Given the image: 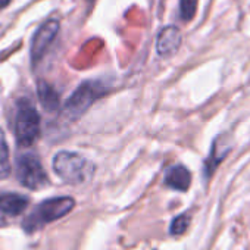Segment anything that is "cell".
<instances>
[{
  "mask_svg": "<svg viewBox=\"0 0 250 250\" xmlns=\"http://www.w3.org/2000/svg\"><path fill=\"white\" fill-rule=\"evenodd\" d=\"M11 159H9V147L6 143V137L3 130L0 128V180H5L11 175Z\"/></svg>",
  "mask_w": 250,
  "mask_h": 250,
  "instance_id": "7c38bea8",
  "label": "cell"
},
{
  "mask_svg": "<svg viewBox=\"0 0 250 250\" xmlns=\"http://www.w3.org/2000/svg\"><path fill=\"white\" fill-rule=\"evenodd\" d=\"M188 225H190V215L183 213V215L177 216V218L172 221L171 229H169V231H171L172 235H181V234H184V232L187 231Z\"/></svg>",
  "mask_w": 250,
  "mask_h": 250,
  "instance_id": "5bb4252c",
  "label": "cell"
},
{
  "mask_svg": "<svg viewBox=\"0 0 250 250\" xmlns=\"http://www.w3.org/2000/svg\"><path fill=\"white\" fill-rule=\"evenodd\" d=\"M74 206V199L68 196L47 199L42 202L37 208H34V210L25 218V221L22 222V228L27 232H34L43 225L65 216Z\"/></svg>",
  "mask_w": 250,
  "mask_h": 250,
  "instance_id": "7a4b0ae2",
  "label": "cell"
},
{
  "mask_svg": "<svg viewBox=\"0 0 250 250\" xmlns=\"http://www.w3.org/2000/svg\"><path fill=\"white\" fill-rule=\"evenodd\" d=\"M27 206L28 199L21 194L8 193L0 196V227H3L9 218L21 215Z\"/></svg>",
  "mask_w": 250,
  "mask_h": 250,
  "instance_id": "52a82bcc",
  "label": "cell"
},
{
  "mask_svg": "<svg viewBox=\"0 0 250 250\" xmlns=\"http://www.w3.org/2000/svg\"><path fill=\"white\" fill-rule=\"evenodd\" d=\"M104 93V88L100 83L85 81L72 93V96L65 103V113L71 119L80 118L94 102Z\"/></svg>",
  "mask_w": 250,
  "mask_h": 250,
  "instance_id": "5b68a950",
  "label": "cell"
},
{
  "mask_svg": "<svg viewBox=\"0 0 250 250\" xmlns=\"http://www.w3.org/2000/svg\"><path fill=\"white\" fill-rule=\"evenodd\" d=\"M53 171L66 184H83L87 183L94 171V164L74 152H59L53 158Z\"/></svg>",
  "mask_w": 250,
  "mask_h": 250,
  "instance_id": "6da1fadb",
  "label": "cell"
},
{
  "mask_svg": "<svg viewBox=\"0 0 250 250\" xmlns=\"http://www.w3.org/2000/svg\"><path fill=\"white\" fill-rule=\"evenodd\" d=\"M227 152H228V146L225 145V142H222V137L215 140V143L212 146V150H210V156L205 162V175L206 177H209L215 171L218 164L225 158Z\"/></svg>",
  "mask_w": 250,
  "mask_h": 250,
  "instance_id": "8fae6325",
  "label": "cell"
},
{
  "mask_svg": "<svg viewBox=\"0 0 250 250\" xmlns=\"http://www.w3.org/2000/svg\"><path fill=\"white\" fill-rule=\"evenodd\" d=\"M9 3H11V0H0V9L5 8V6H8Z\"/></svg>",
  "mask_w": 250,
  "mask_h": 250,
  "instance_id": "9a60e30c",
  "label": "cell"
},
{
  "mask_svg": "<svg viewBox=\"0 0 250 250\" xmlns=\"http://www.w3.org/2000/svg\"><path fill=\"white\" fill-rule=\"evenodd\" d=\"M15 137L20 146L30 147L40 137V116L28 99H21L15 110Z\"/></svg>",
  "mask_w": 250,
  "mask_h": 250,
  "instance_id": "3957f363",
  "label": "cell"
},
{
  "mask_svg": "<svg viewBox=\"0 0 250 250\" xmlns=\"http://www.w3.org/2000/svg\"><path fill=\"white\" fill-rule=\"evenodd\" d=\"M59 28H61V24H59L58 20H47L46 22H43L37 28V31L33 36L31 47H30L33 63L39 62L46 55L47 49L50 47V44L56 39V36L59 33Z\"/></svg>",
  "mask_w": 250,
  "mask_h": 250,
  "instance_id": "8992f818",
  "label": "cell"
},
{
  "mask_svg": "<svg viewBox=\"0 0 250 250\" xmlns=\"http://www.w3.org/2000/svg\"><path fill=\"white\" fill-rule=\"evenodd\" d=\"M165 184L174 190L186 191L191 184V175L183 165H174L165 172Z\"/></svg>",
  "mask_w": 250,
  "mask_h": 250,
  "instance_id": "9c48e42d",
  "label": "cell"
},
{
  "mask_svg": "<svg viewBox=\"0 0 250 250\" xmlns=\"http://www.w3.org/2000/svg\"><path fill=\"white\" fill-rule=\"evenodd\" d=\"M37 94H39L40 103L43 104V107L46 110L55 112V110L59 109V106H61L59 94H58V91L50 84H47L46 81H39V84H37Z\"/></svg>",
  "mask_w": 250,
  "mask_h": 250,
  "instance_id": "30bf717a",
  "label": "cell"
},
{
  "mask_svg": "<svg viewBox=\"0 0 250 250\" xmlns=\"http://www.w3.org/2000/svg\"><path fill=\"white\" fill-rule=\"evenodd\" d=\"M88 2H93V0H88Z\"/></svg>",
  "mask_w": 250,
  "mask_h": 250,
  "instance_id": "2e32d148",
  "label": "cell"
},
{
  "mask_svg": "<svg viewBox=\"0 0 250 250\" xmlns=\"http://www.w3.org/2000/svg\"><path fill=\"white\" fill-rule=\"evenodd\" d=\"M181 46V33L177 27L168 25L161 30L156 39V50L162 58L172 56Z\"/></svg>",
  "mask_w": 250,
  "mask_h": 250,
  "instance_id": "ba28073f",
  "label": "cell"
},
{
  "mask_svg": "<svg viewBox=\"0 0 250 250\" xmlns=\"http://www.w3.org/2000/svg\"><path fill=\"white\" fill-rule=\"evenodd\" d=\"M15 175L18 181L30 188V190H40L47 184V174L40 162V159L31 153L21 155L15 164Z\"/></svg>",
  "mask_w": 250,
  "mask_h": 250,
  "instance_id": "277c9868",
  "label": "cell"
},
{
  "mask_svg": "<svg viewBox=\"0 0 250 250\" xmlns=\"http://www.w3.org/2000/svg\"><path fill=\"white\" fill-rule=\"evenodd\" d=\"M197 11V0H180V17L188 22L194 18Z\"/></svg>",
  "mask_w": 250,
  "mask_h": 250,
  "instance_id": "4fadbf2b",
  "label": "cell"
}]
</instances>
